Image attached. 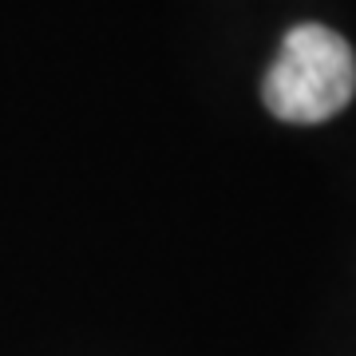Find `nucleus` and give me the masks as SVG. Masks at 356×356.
I'll list each match as a JSON object with an SVG mask.
<instances>
[{"label":"nucleus","instance_id":"f257e3e1","mask_svg":"<svg viewBox=\"0 0 356 356\" xmlns=\"http://www.w3.org/2000/svg\"><path fill=\"white\" fill-rule=\"evenodd\" d=\"M356 95V56L341 32L325 24H297L281 40L266 72L261 99L285 123H325L341 115Z\"/></svg>","mask_w":356,"mask_h":356}]
</instances>
